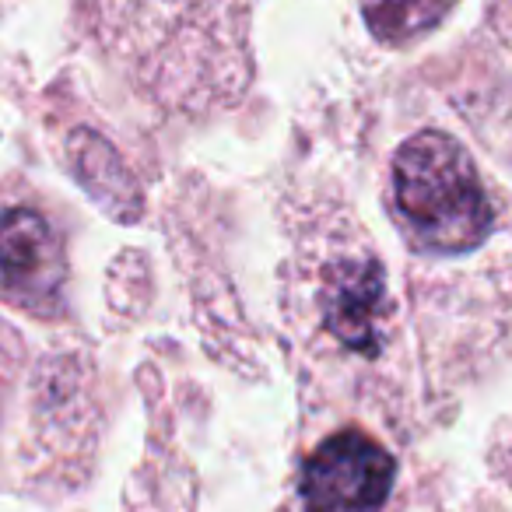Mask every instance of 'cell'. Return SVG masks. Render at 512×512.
<instances>
[{
	"instance_id": "cell-2",
	"label": "cell",
	"mask_w": 512,
	"mask_h": 512,
	"mask_svg": "<svg viewBox=\"0 0 512 512\" xmlns=\"http://www.w3.org/2000/svg\"><path fill=\"white\" fill-rule=\"evenodd\" d=\"M397 463L376 439L337 432L313 449L302 467V498L309 512H379L390 498Z\"/></svg>"
},
{
	"instance_id": "cell-4",
	"label": "cell",
	"mask_w": 512,
	"mask_h": 512,
	"mask_svg": "<svg viewBox=\"0 0 512 512\" xmlns=\"http://www.w3.org/2000/svg\"><path fill=\"white\" fill-rule=\"evenodd\" d=\"M0 281L32 306L60 292L64 256L43 214L18 207L0 218Z\"/></svg>"
},
{
	"instance_id": "cell-5",
	"label": "cell",
	"mask_w": 512,
	"mask_h": 512,
	"mask_svg": "<svg viewBox=\"0 0 512 512\" xmlns=\"http://www.w3.org/2000/svg\"><path fill=\"white\" fill-rule=\"evenodd\" d=\"M453 4L456 0H362V11L372 36L400 46L432 32L453 11Z\"/></svg>"
},
{
	"instance_id": "cell-3",
	"label": "cell",
	"mask_w": 512,
	"mask_h": 512,
	"mask_svg": "<svg viewBox=\"0 0 512 512\" xmlns=\"http://www.w3.org/2000/svg\"><path fill=\"white\" fill-rule=\"evenodd\" d=\"M323 327L351 351L376 355L383 323L390 316V292H386V271L379 260H337L323 274Z\"/></svg>"
},
{
	"instance_id": "cell-1",
	"label": "cell",
	"mask_w": 512,
	"mask_h": 512,
	"mask_svg": "<svg viewBox=\"0 0 512 512\" xmlns=\"http://www.w3.org/2000/svg\"><path fill=\"white\" fill-rule=\"evenodd\" d=\"M393 197L411 242L428 253H467L495 221L470 155L439 130H421L397 151Z\"/></svg>"
}]
</instances>
